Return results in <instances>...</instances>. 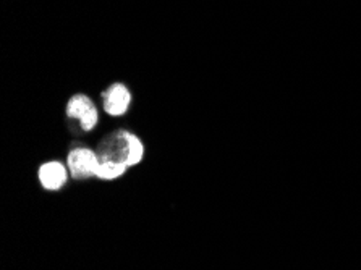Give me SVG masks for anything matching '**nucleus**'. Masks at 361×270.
Returning <instances> with one entry per match:
<instances>
[{"label":"nucleus","mask_w":361,"mask_h":270,"mask_svg":"<svg viewBox=\"0 0 361 270\" xmlns=\"http://www.w3.org/2000/svg\"><path fill=\"white\" fill-rule=\"evenodd\" d=\"M67 165L75 178H86V176L96 175L99 167V154L90 147H76L68 154Z\"/></svg>","instance_id":"1"},{"label":"nucleus","mask_w":361,"mask_h":270,"mask_svg":"<svg viewBox=\"0 0 361 270\" xmlns=\"http://www.w3.org/2000/svg\"><path fill=\"white\" fill-rule=\"evenodd\" d=\"M67 115L70 118H78L81 122V128L85 131L94 130L97 120H99V113H97L94 102L83 94L73 96L70 99L67 106Z\"/></svg>","instance_id":"2"},{"label":"nucleus","mask_w":361,"mask_h":270,"mask_svg":"<svg viewBox=\"0 0 361 270\" xmlns=\"http://www.w3.org/2000/svg\"><path fill=\"white\" fill-rule=\"evenodd\" d=\"M131 102V94L123 85H112L109 90L104 92V110L109 115L120 117V115L127 113Z\"/></svg>","instance_id":"3"},{"label":"nucleus","mask_w":361,"mask_h":270,"mask_svg":"<svg viewBox=\"0 0 361 270\" xmlns=\"http://www.w3.org/2000/svg\"><path fill=\"white\" fill-rule=\"evenodd\" d=\"M68 172L62 162H46L39 168V181L46 190L56 191L67 183Z\"/></svg>","instance_id":"4"},{"label":"nucleus","mask_w":361,"mask_h":270,"mask_svg":"<svg viewBox=\"0 0 361 270\" xmlns=\"http://www.w3.org/2000/svg\"><path fill=\"white\" fill-rule=\"evenodd\" d=\"M127 168V162L116 161V159L99 157V167H97L96 176L101 180H116L118 176H122Z\"/></svg>","instance_id":"5"},{"label":"nucleus","mask_w":361,"mask_h":270,"mask_svg":"<svg viewBox=\"0 0 361 270\" xmlns=\"http://www.w3.org/2000/svg\"><path fill=\"white\" fill-rule=\"evenodd\" d=\"M125 136H127V141H128V159H127V164L128 167H133V165L140 164L143 161V156H145V146L143 142L138 136H135L133 133H127L125 131Z\"/></svg>","instance_id":"6"}]
</instances>
